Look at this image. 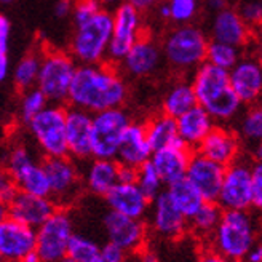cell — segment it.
<instances>
[{"mask_svg": "<svg viewBox=\"0 0 262 262\" xmlns=\"http://www.w3.org/2000/svg\"><path fill=\"white\" fill-rule=\"evenodd\" d=\"M126 2L131 5V7H135L138 11H149L152 10L154 7H157L160 4V0H126Z\"/></svg>", "mask_w": 262, "mask_h": 262, "instance_id": "681fc988", "label": "cell"}, {"mask_svg": "<svg viewBox=\"0 0 262 262\" xmlns=\"http://www.w3.org/2000/svg\"><path fill=\"white\" fill-rule=\"evenodd\" d=\"M146 128V136L149 141V146L154 150H159L173 144L182 142L178 136V128H176V119L169 117L163 112L157 114L144 123Z\"/></svg>", "mask_w": 262, "mask_h": 262, "instance_id": "f1b7e54d", "label": "cell"}, {"mask_svg": "<svg viewBox=\"0 0 262 262\" xmlns=\"http://www.w3.org/2000/svg\"><path fill=\"white\" fill-rule=\"evenodd\" d=\"M128 254L111 243L99 245V250L90 262H126Z\"/></svg>", "mask_w": 262, "mask_h": 262, "instance_id": "b9f144b4", "label": "cell"}, {"mask_svg": "<svg viewBox=\"0 0 262 262\" xmlns=\"http://www.w3.org/2000/svg\"><path fill=\"white\" fill-rule=\"evenodd\" d=\"M40 59L42 53L38 55L35 51H31L18 61L15 72H13V82L19 91H26L35 86L38 69H40Z\"/></svg>", "mask_w": 262, "mask_h": 262, "instance_id": "836d02e7", "label": "cell"}, {"mask_svg": "<svg viewBox=\"0 0 262 262\" xmlns=\"http://www.w3.org/2000/svg\"><path fill=\"white\" fill-rule=\"evenodd\" d=\"M214 125V120L199 104L176 119L178 136L190 150H195L200 146V142L213 129Z\"/></svg>", "mask_w": 262, "mask_h": 262, "instance_id": "83f0119b", "label": "cell"}, {"mask_svg": "<svg viewBox=\"0 0 262 262\" xmlns=\"http://www.w3.org/2000/svg\"><path fill=\"white\" fill-rule=\"evenodd\" d=\"M165 189L169 195V199H171V202L174 203V206L182 213V216H186L187 219H190L205 203L200 192L196 190L186 178L173 182V184L166 186Z\"/></svg>", "mask_w": 262, "mask_h": 262, "instance_id": "1f68e13d", "label": "cell"}, {"mask_svg": "<svg viewBox=\"0 0 262 262\" xmlns=\"http://www.w3.org/2000/svg\"><path fill=\"white\" fill-rule=\"evenodd\" d=\"M72 2H74V0H58L56 5H55V15H56L58 18H61V19L71 16Z\"/></svg>", "mask_w": 262, "mask_h": 262, "instance_id": "7dc6e473", "label": "cell"}, {"mask_svg": "<svg viewBox=\"0 0 262 262\" xmlns=\"http://www.w3.org/2000/svg\"><path fill=\"white\" fill-rule=\"evenodd\" d=\"M0 262H4V259H2V257H0Z\"/></svg>", "mask_w": 262, "mask_h": 262, "instance_id": "be15d7a7", "label": "cell"}, {"mask_svg": "<svg viewBox=\"0 0 262 262\" xmlns=\"http://www.w3.org/2000/svg\"><path fill=\"white\" fill-rule=\"evenodd\" d=\"M21 262H40V259H38V256H37V253L34 251V253H31V254H28L26 256Z\"/></svg>", "mask_w": 262, "mask_h": 262, "instance_id": "680465c9", "label": "cell"}, {"mask_svg": "<svg viewBox=\"0 0 262 262\" xmlns=\"http://www.w3.org/2000/svg\"><path fill=\"white\" fill-rule=\"evenodd\" d=\"M196 262H227V260L221 254H217L216 251H213L209 246H206V248H203V251L200 253V257Z\"/></svg>", "mask_w": 262, "mask_h": 262, "instance_id": "c3c4849f", "label": "cell"}, {"mask_svg": "<svg viewBox=\"0 0 262 262\" xmlns=\"http://www.w3.org/2000/svg\"><path fill=\"white\" fill-rule=\"evenodd\" d=\"M13 2H15V0H0V4H2V5H10Z\"/></svg>", "mask_w": 262, "mask_h": 262, "instance_id": "91938a15", "label": "cell"}, {"mask_svg": "<svg viewBox=\"0 0 262 262\" xmlns=\"http://www.w3.org/2000/svg\"><path fill=\"white\" fill-rule=\"evenodd\" d=\"M193 150H190L184 142H178L159 150H154L150 155V163L157 169L165 187L173 184L176 181L186 178V169L189 165V159Z\"/></svg>", "mask_w": 262, "mask_h": 262, "instance_id": "cb8c5ba5", "label": "cell"}, {"mask_svg": "<svg viewBox=\"0 0 262 262\" xmlns=\"http://www.w3.org/2000/svg\"><path fill=\"white\" fill-rule=\"evenodd\" d=\"M222 216V208L216 202H205L190 219H187L189 232L196 240L208 243L209 237L216 230Z\"/></svg>", "mask_w": 262, "mask_h": 262, "instance_id": "4dcf8cb0", "label": "cell"}, {"mask_svg": "<svg viewBox=\"0 0 262 262\" xmlns=\"http://www.w3.org/2000/svg\"><path fill=\"white\" fill-rule=\"evenodd\" d=\"M224 169L226 166L209 160L205 155L193 150L186 169V179L200 192L205 202H216L221 190L222 178H224Z\"/></svg>", "mask_w": 262, "mask_h": 262, "instance_id": "e0dca14e", "label": "cell"}, {"mask_svg": "<svg viewBox=\"0 0 262 262\" xmlns=\"http://www.w3.org/2000/svg\"><path fill=\"white\" fill-rule=\"evenodd\" d=\"M208 38L193 24H179L169 31L162 43V55L173 69L195 71L205 62Z\"/></svg>", "mask_w": 262, "mask_h": 262, "instance_id": "5b68a950", "label": "cell"}, {"mask_svg": "<svg viewBox=\"0 0 262 262\" xmlns=\"http://www.w3.org/2000/svg\"><path fill=\"white\" fill-rule=\"evenodd\" d=\"M112 35V11L101 10L90 21L75 26L69 53L77 64H99L107 59Z\"/></svg>", "mask_w": 262, "mask_h": 262, "instance_id": "277c9868", "label": "cell"}, {"mask_svg": "<svg viewBox=\"0 0 262 262\" xmlns=\"http://www.w3.org/2000/svg\"><path fill=\"white\" fill-rule=\"evenodd\" d=\"M7 217H8V206H7V203L0 202V222Z\"/></svg>", "mask_w": 262, "mask_h": 262, "instance_id": "6f0895ef", "label": "cell"}, {"mask_svg": "<svg viewBox=\"0 0 262 262\" xmlns=\"http://www.w3.org/2000/svg\"><path fill=\"white\" fill-rule=\"evenodd\" d=\"M101 10H102V7L99 5L98 0H74L71 16H72V21L75 26H80V24L90 21Z\"/></svg>", "mask_w": 262, "mask_h": 262, "instance_id": "60d3db41", "label": "cell"}, {"mask_svg": "<svg viewBox=\"0 0 262 262\" xmlns=\"http://www.w3.org/2000/svg\"><path fill=\"white\" fill-rule=\"evenodd\" d=\"M91 115L77 107H66V144L68 155L75 162L91 159Z\"/></svg>", "mask_w": 262, "mask_h": 262, "instance_id": "ffe728a7", "label": "cell"}, {"mask_svg": "<svg viewBox=\"0 0 262 262\" xmlns=\"http://www.w3.org/2000/svg\"><path fill=\"white\" fill-rule=\"evenodd\" d=\"M149 224L147 227L159 237L165 240H179L189 233L187 217L182 216V213L174 206V203L169 199L166 189H163L155 199L150 200L149 208Z\"/></svg>", "mask_w": 262, "mask_h": 262, "instance_id": "9a60e30c", "label": "cell"}, {"mask_svg": "<svg viewBox=\"0 0 262 262\" xmlns=\"http://www.w3.org/2000/svg\"><path fill=\"white\" fill-rule=\"evenodd\" d=\"M74 232L71 211L68 208H56L55 213L35 229V253L40 262H58L66 257Z\"/></svg>", "mask_w": 262, "mask_h": 262, "instance_id": "ba28073f", "label": "cell"}, {"mask_svg": "<svg viewBox=\"0 0 262 262\" xmlns=\"http://www.w3.org/2000/svg\"><path fill=\"white\" fill-rule=\"evenodd\" d=\"M136 254H138L139 262H160L159 254H157L154 250H150V248H147V246H144L142 250L138 251Z\"/></svg>", "mask_w": 262, "mask_h": 262, "instance_id": "f907efd6", "label": "cell"}, {"mask_svg": "<svg viewBox=\"0 0 262 262\" xmlns=\"http://www.w3.org/2000/svg\"><path fill=\"white\" fill-rule=\"evenodd\" d=\"M104 200H106L111 211L133 219H146L150 208V200L141 192L136 182L133 184L117 182L104 196Z\"/></svg>", "mask_w": 262, "mask_h": 262, "instance_id": "d4e9b609", "label": "cell"}, {"mask_svg": "<svg viewBox=\"0 0 262 262\" xmlns=\"http://www.w3.org/2000/svg\"><path fill=\"white\" fill-rule=\"evenodd\" d=\"M48 102L45 95L37 86H32L29 90L23 91V96L19 101V120L28 125V122L40 112Z\"/></svg>", "mask_w": 262, "mask_h": 262, "instance_id": "74e56055", "label": "cell"}, {"mask_svg": "<svg viewBox=\"0 0 262 262\" xmlns=\"http://www.w3.org/2000/svg\"><path fill=\"white\" fill-rule=\"evenodd\" d=\"M240 18L254 31L262 23V0H238L235 7Z\"/></svg>", "mask_w": 262, "mask_h": 262, "instance_id": "ab89813d", "label": "cell"}, {"mask_svg": "<svg viewBox=\"0 0 262 262\" xmlns=\"http://www.w3.org/2000/svg\"><path fill=\"white\" fill-rule=\"evenodd\" d=\"M240 58H242V48L238 47H233L224 42H217V40L208 42L205 61L216 66V68L230 71Z\"/></svg>", "mask_w": 262, "mask_h": 262, "instance_id": "e575fe53", "label": "cell"}, {"mask_svg": "<svg viewBox=\"0 0 262 262\" xmlns=\"http://www.w3.org/2000/svg\"><path fill=\"white\" fill-rule=\"evenodd\" d=\"M98 250H99V245L91 237L74 232V235L69 240L68 253H66V256L71 257L75 262H90Z\"/></svg>", "mask_w": 262, "mask_h": 262, "instance_id": "8d00e7d4", "label": "cell"}, {"mask_svg": "<svg viewBox=\"0 0 262 262\" xmlns=\"http://www.w3.org/2000/svg\"><path fill=\"white\" fill-rule=\"evenodd\" d=\"M257 243V222L251 209H222L221 221L206 246L227 262L240 260Z\"/></svg>", "mask_w": 262, "mask_h": 262, "instance_id": "3957f363", "label": "cell"}, {"mask_svg": "<svg viewBox=\"0 0 262 262\" xmlns=\"http://www.w3.org/2000/svg\"><path fill=\"white\" fill-rule=\"evenodd\" d=\"M136 186L141 189V192L146 195L149 200L155 199V196L165 189L163 181L160 179L159 173H157V169L154 168V165L150 162H146L141 166H138Z\"/></svg>", "mask_w": 262, "mask_h": 262, "instance_id": "d590c367", "label": "cell"}, {"mask_svg": "<svg viewBox=\"0 0 262 262\" xmlns=\"http://www.w3.org/2000/svg\"><path fill=\"white\" fill-rule=\"evenodd\" d=\"M190 85L196 104L209 114L216 125H229L238 119L245 106L230 86L229 71L205 61L193 71Z\"/></svg>", "mask_w": 262, "mask_h": 262, "instance_id": "7a4b0ae2", "label": "cell"}, {"mask_svg": "<svg viewBox=\"0 0 262 262\" xmlns=\"http://www.w3.org/2000/svg\"><path fill=\"white\" fill-rule=\"evenodd\" d=\"M193 106H196V98L190 82H176L162 99V112L173 119H178Z\"/></svg>", "mask_w": 262, "mask_h": 262, "instance_id": "d6a6232c", "label": "cell"}, {"mask_svg": "<svg viewBox=\"0 0 262 262\" xmlns=\"http://www.w3.org/2000/svg\"><path fill=\"white\" fill-rule=\"evenodd\" d=\"M77 66L78 64L69 51L51 48L42 53L35 86L45 95L48 102L61 104V106L68 102L69 88Z\"/></svg>", "mask_w": 262, "mask_h": 262, "instance_id": "8992f818", "label": "cell"}, {"mask_svg": "<svg viewBox=\"0 0 262 262\" xmlns=\"http://www.w3.org/2000/svg\"><path fill=\"white\" fill-rule=\"evenodd\" d=\"M162 48L150 37L142 35L139 40L129 48L125 58L119 62L123 71L131 77H149L160 68Z\"/></svg>", "mask_w": 262, "mask_h": 262, "instance_id": "7402d4cb", "label": "cell"}, {"mask_svg": "<svg viewBox=\"0 0 262 262\" xmlns=\"http://www.w3.org/2000/svg\"><path fill=\"white\" fill-rule=\"evenodd\" d=\"M157 8H159V16L165 21H169V10H168V5L165 2L159 4L157 5Z\"/></svg>", "mask_w": 262, "mask_h": 262, "instance_id": "9f6ffc18", "label": "cell"}, {"mask_svg": "<svg viewBox=\"0 0 262 262\" xmlns=\"http://www.w3.org/2000/svg\"><path fill=\"white\" fill-rule=\"evenodd\" d=\"M10 37H11V23L5 15L0 13V55L8 53Z\"/></svg>", "mask_w": 262, "mask_h": 262, "instance_id": "f6af8a7d", "label": "cell"}, {"mask_svg": "<svg viewBox=\"0 0 262 262\" xmlns=\"http://www.w3.org/2000/svg\"><path fill=\"white\" fill-rule=\"evenodd\" d=\"M144 35L141 11L131 7L128 2L120 4L112 11V35L107 48L109 62L119 66L139 38Z\"/></svg>", "mask_w": 262, "mask_h": 262, "instance_id": "4fadbf2b", "label": "cell"}, {"mask_svg": "<svg viewBox=\"0 0 262 262\" xmlns=\"http://www.w3.org/2000/svg\"><path fill=\"white\" fill-rule=\"evenodd\" d=\"M66 107L61 104H47L28 122V129L43 157L68 155L66 144Z\"/></svg>", "mask_w": 262, "mask_h": 262, "instance_id": "52a82bcc", "label": "cell"}, {"mask_svg": "<svg viewBox=\"0 0 262 262\" xmlns=\"http://www.w3.org/2000/svg\"><path fill=\"white\" fill-rule=\"evenodd\" d=\"M243 260L245 262H262V246H260L259 242L245 254Z\"/></svg>", "mask_w": 262, "mask_h": 262, "instance_id": "816d5d0a", "label": "cell"}, {"mask_svg": "<svg viewBox=\"0 0 262 262\" xmlns=\"http://www.w3.org/2000/svg\"><path fill=\"white\" fill-rule=\"evenodd\" d=\"M129 122L131 119L123 107L91 115V159L115 160L122 135Z\"/></svg>", "mask_w": 262, "mask_h": 262, "instance_id": "30bf717a", "label": "cell"}, {"mask_svg": "<svg viewBox=\"0 0 262 262\" xmlns=\"http://www.w3.org/2000/svg\"><path fill=\"white\" fill-rule=\"evenodd\" d=\"M119 182V162L106 159H90L82 171L83 190L95 196H104Z\"/></svg>", "mask_w": 262, "mask_h": 262, "instance_id": "4316f807", "label": "cell"}, {"mask_svg": "<svg viewBox=\"0 0 262 262\" xmlns=\"http://www.w3.org/2000/svg\"><path fill=\"white\" fill-rule=\"evenodd\" d=\"M4 168L15 179L18 190L38 196H50L43 165L35 160L32 152L24 144H16L8 150Z\"/></svg>", "mask_w": 262, "mask_h": 262, "instance_id": "8fae6325", "label": "cell"}, {"mask_svg": "<svg viewBox=\"0 0 262 262\" xmlns=\"http://www.w3.org/2000/svg\"><path fill=\"white\" fill-rule=\"evenodd\" d=\"M48 179L50 199L58 208H69L80 196L82 171L77 162L69 155L64 157H47L42 162Z\"/></svg>", "mask_w": 262, "mask_h": 262, "instance_id": "9c48e42d", "label": "cell"}, {"mask_svg": "<svg viewBox=\"0 0 262 262\" xmlns=\"http://www.w3.org/2000/svg\"><path fill=\"white\" fill-rule=\"evenodd\" d=\"M229 82L243 106L257 104L262 93V66L256 56H242L229 71Z\"/></svg>", "mask_w": 262, "mask_h": 262, "instance_id": "2e32d148", "label": "cell"}, {"mask_svg": "<svg viewBox=\"0 0 262 262\" xmlns=\"http://www.w3.org/2000/svg\"><path fill=\"white\" fill-rule=\"evenodd\" d=\"M18 192L19 190H18V186H16L15 179H13V176L5 168H0V202L8 205Z\"/></svg>", "mask_w": 262, "mask_h": 262, "instance_id": "ee69618b", "label": "cell"}, {"mask_svg": "<svg viewBox=\"0 0 262 262\" xmlns=\"http://www.w3.org/2000/svg\"><path fill=\"white\" fill-rule=\"evenodd\" d=\"M169 10V21L176 26L189 24L195 19L199 13L200 0H165Z\"/></svg>", "mask_w": 262, "mask_h": 262, "instance_id": "f35d334b", "label": "cell"}, {"mask_svg": "<svg viewBox=\"0 0 262 262\" xmlns=\"http://www.w3.org/2000/svg\"><path fill=\"white\" fill-rule=\"evenodd\" d=\"M102 227L107 243L120 248L128 256L136 254L147 246L149 227L144 219H133L109 209L102 217Z\"/></svg>", "mask_w": 262, "mask_h": 262, "instance_id": "5bb4252c", "label": "cell"}, {"mask_svg": "<svg viewBox=\"0 0 262 262\" xmlns=\"http://www.w3.org/2000/svg\"><path fill=\"white\" fill-rule=\"evenodd\" d=\"M136 176H138V168L119 163V182L133 184V182H136Z\"/></svg>", "mask_w": 262, "mask_h": 262, "instance_id": "bcb514c9", "label": "cell"}, {"mask_svg": "<svg viewBox=\"0 0 262 262\" xmlns=\"http://www.w3.org/2000/svg\"><path fill=\"white\" fill-rule=\"evenodd\" d=\"M8 206V217L15 219L24 226L37 229L55 213L58 208L50 196H38L26 192H18Z\"/></svg>", "mask_w": 262, "mask_h": 262, "instance_id": "44dd1931", "label": "cell"}, {"mask_svg": "<svg viewBox=\"0 0 262 262\" xmlns=\"http://www.w3.org/2000/svg\"><path fill=\"white\" fill-rule=\"evenodd\" d=\"M253 37L254 31L240 18L235 8L227 7L214 13L211 23V40L243 48L253 40Z\"/></svg>", "mask_w": 262, "mask_h": 262, "instance_id": "603a6c76", "label": "cell"}, {"mask_svg": "<svg viewBox=\"0 0 262 262\" xmlns=\"http://www.w3.org/2000/svg\"><path fill=\"white\" fill-rule=\"evenodd\" d=\"M10 74V61L7 55H0V83L5 82V78Z\"/></svg>", "mask_w": 262, "mask_h": 262, "instance_id": "f5cc1de1", "label": "cell"}, {"mask_svg": "<svg viewBox=\"0 0 262 262\" xmlns=\"http://www.w3.org/2000/svg\"><path fill=\"white\" fill-rule=\"evenodd\" d=\"M251 199H253V209H260V206H262V165L259 160L253 162Z\"/></svg>", "mask_w": 262, "mask_h": 262, "instance_id": "7bdbcfd3", "label": "cell"}, {"mask_svg": "<svg viewBox=\"0 0 262 262\" xmlns=\"http://www.w3.org/2000/svg\"><path fill=\"white\" fill-rule=\"evenodd\" d=\"M238 129L235 131L242 142V146H250L256 150V160H259L260 141H262V109L257 104L246 106V111L238 115Z\"/></svg>", "mask_w": 262, "mask_h": 262, "instance_id": "f546056e", "label": "cell"}, {"mask_svg": "<svg viewBox=\"0 0 262 262\" xmlns=\"http://www.w3.org/2000/svg\"><path fill=\"white\" fill-rule=\"evenodd\" d=\"M128 93V85L115 64L109 61L78 64L69 88L68 104L71 107L96 114L123 107Z\"/></svg>", "mask_w": 262, "mask_h": 262, "instance_id": "6da1fadb", "label": "cell"}, {"mask_svg": "<svg viewBox=\"0 0 262 262\" xmlns=\"http://www.w3.org/2000/svg\"><path fill=\"white\" fill-rule=\"evenodd\" d=\"M195 150L222 166H229L243 155L237 133L227 125H214Z\"/></svg>", "mask_w": 262, "mask_h": 262, "instance_id": "ac0fdd59", "label": "cell"}, {"mask_svg": "<svg viewBox=\"0 0 262 262\" xmlns=\"http://www.w3.org/2000/svg\"><path fill=\"white\" fill-rule=\"evenodd\" d=\"M58 262H75V260H72L71 257L66 256V257H62V259H61V260H58Z\"/></svg>", "mask_w": 262, "mask_h": 262, "instance_id": "94428289", "label": "cell"}, {"mask_svg": "<svg viewBox=\"0 0 262 262\" xmlns=\"http://www.w3.org/2000/svg\"><path fill=\"white\" fill-rule=\"evenodd\" d=\"M35 251V229L7 217L0 222V257L4 262H21Z\"/></svg>", "mask_w": 262, "mask_h": 262, "instance_id": "d6986e66", "label": "cell"}, {"mask_svg": "<svg viewBox=\"0 0 262 262\" xmlns=\"http://www.w3.org/2000/svg\"><path fill=\"white\" fill-rule=\"evenodd\" d=\"M98 2L104 10L111 11V8H117L120 4H123V0H98Z\"/></svg>", "mask_w": 262, "mask_h": 262, "instance_id": "11a10c76", "label": "cell"}, {"mask_svg": "<svg viewBox=\"0 0 262 262\" xmlns=\"http://www.w3.org/2000/svg\"><path fill=\"white\" fill-rule=\"evenodd\" d=\"M232 262H245L243 259H240V260H232Z\"/></svg>", "mask_w": 262, "mask_h": 262, "instance_id": "6125c7cd", "label": "cell"}, {"mask_svg": "<svg viewBox=\"0 0 262 262\" xmlns=\"http://www.w3.org/2000/svg\"><path fill=\"white\" fill-rule=\"evenodd\" d=\"M254 159L240 157L226 166L216 203L222 209H253L251 169Z\"/></svg>", "mask_w": 262, "mask_h": 262, "instance_id": "7c38bea8", "label": "cell"}, {"mask_svg": "<svg viewBox=\"0 0 262 262\" xmlns=\"http://www.w3.org/2000/svg\"><path fill=\"white\" fill-rule=\"evenodd\" d=\"M206 7L213 13H217L229 7V0H206Z\"/></svg>", "mask_w": 262, "mask_h": 262, "instance_id": "db71d44e", "label": "cell"}, {"mask_svg": "<svg viewBox=\"0 0 262 262\" xmlns=\"http://www.w3.org/2000/svg\"><path fill=\"white\" fill-rule=\"evenodd\" d=\"M150 155H152V149L149 146L144 123L131 120L122 135L115 160L122 165L138 168L142 163L149 162Z\"/></svg>", "mask_w": 262, "mask_h": 262, "instance_id": "484cf974", "label": "cell"}]
</instances>
